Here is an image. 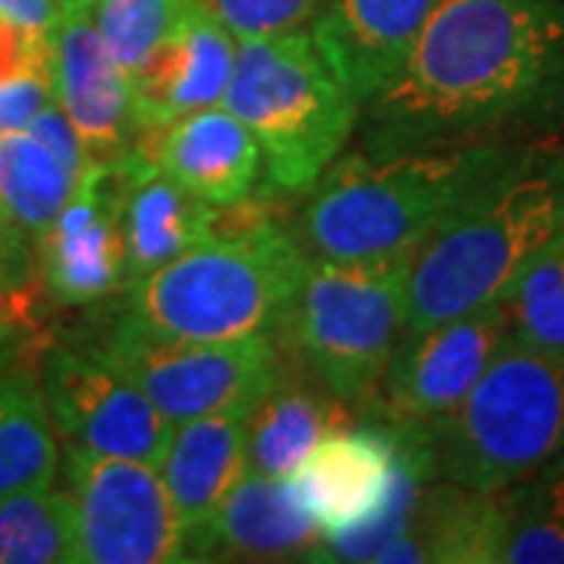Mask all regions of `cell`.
<instances>
[{"label":"cell","instance_id":"cell-1","mask_svg":"<svg viewBox=\"0 0 564 564\" xmlns=\"http://www.w3.org/2000/svg\"><path fill=\"white\" fill-rule=\"evenodd\" d=\"M564 139V0H436L402 73L364 104L361 151Z\"/></svg>","mask_w":564,"mask_h":564},{"label":"cell","instance_id":"cell-2","mask_svg":"<svg viewBox=\"0 0 564 564\" xmlns=\"http://www.w3.org/2000/svg\"><path fill=\"white\" fill-rule=\"evenodd\" d=\"M552 144H433L348 154L311 188L295 236L311 258H411L489 185Z\"/></svg>","mask_w":564,"mask_h":564},{"label":"cell","instance_id":"cell-3","mask_svg":"<svg viewBox=\"0 0 564 564\" xmlns=\"http://www.w3.org/2000/svg\"><path fill=\"white\" fill-rule=\"evenodd\" d=\"M307 263L302 239L267 217L217 223L180 258L126 282L122 317L158 336L198 343L280 333Z\"/></svg>","mask_w":564,"mask_h":564},{"label":"cell","instance_id":"cell-4","mask_svg":"<svg viewBox=\"0 0 564 564\" xmlns=\"http://www.w3.org/2000/svg\"><path fill=\"white\" fill-rule=\"evenodd\" d=\"M564 226V148L533 161L445 223L408 263L404 329L505 302L530 261Z\"/></svg>","mask_w":564,"mask_h":564},{"label":"cell","instance_id":"cell-5","mask_svg":"<svg viewBox=\"0 0 564 564\" xmlns=\"http://www.w3.org/2000/svg\"><path fill=\"white\" fill-rule=\"evenodd\" d=\"M436 480L499 492L564 455V345L511 336L477 386L426 423Z\"/></svg>","mask_w":564,"mask_h":564},{"label":"cell","instance_id":"cell-6","mask_svg":"<svg viewBox=\"0 0 564 564\" xmlns=\"http://www.w3.org/2000/svg\"><path fill=\"white\" fill-rule=\"evenodd\" d=\"M220 104L251 129L267 182L285 195L311 192L361 122V101L304 32L239 41Z\"/></svg>","mask_w":564,"mask_h":564},{"label":"cell","instance_id":"cell-7","mask_svg":"<svg viewBox=\"0 0 564 564\" xmlns=\"http://www.w3.org/2000/svg\"><path fill=\"white\" fill-rule=\"evenodd\" d=\"M411 258H311L282 323L285 351L348 404L380 399L386 367L404 333Z\"/></svg>","mask_w":564,"mask_h":564},{"label":"cell","instance_id":"cell-8","mask_svg":"<svg viewBox=\"0 0 564 564\" xmlns=\"http://www.w3.org/2000/svg\"><path fill=\"white\" fill-rule=\"evenodd\" d=\"M95 348L117 364L173 426L214 411L254 408L289 367L280 333L198 343L158 336L122 314Z\"/></svg>","mask_w":564,"mask_h":564},{"label":"cell","instance_id":"cell-9","mask_svg":"<svg viewBox=\"0 0 564 564\" xmlns=\"http://www.w3.org/2000/svg\"><path fill=\"white\" fill-rule=\"evenodd\" d=\"M73 564H176L188 543L154 464L66 445Z\"/></svg>","mask_w":564,"mask_h":564},{"label":"cell","instance_id":"cell-10","mask_svg":"<svg viewBox=\"0 0 564 564\" xmlns=\"http://www.w3.org/2000/svg\"><path fill=\"white\" fill-rule=\"evenodd\" d=\"M39 380L51 421L66 445L154 467L161 464L173 423L95 345L51 348Z\"/></svg>","mask_w":564,"mask_h":564},{"label":"cell","instance_id":"cell-11","mask_svg":"<svg viewBox=\"0 0 564 564\" xmlns=\"http://www.w3.org/2000/svg\"><path fill=\"white\" fill-rule=\"evenodd\" d=\"M511 336L514 323L508 302H492L421 329H404L373 404L399 421H436L477 386Z\"/></svg>","mask_w":564,"mask_h":564},{"label":"cell","instance_id":"cell-12","mask_svg":"<svg viewBox=\"0 0 564 564\" xmlns=\"http://www.w3.org/2000/svg\"><path fill=\"white\" fill-rule=\"evenodd\" d=\"M126 158L88 161L69 202L41 236L44 282L61 304H95L126 289L120 223Z\"/></svg>","mask_w":564,"mask_h":564},{"label":"cell","instance_id":"cell-13","mask_svg":"<svg viewBox=\"0 0 564 564\" xmlns=\"http://www.w3.org/2000/svg\"><path fill=\"white\" fill-rule=\"evenodd\" d=\"M51 98L91 161H120L139 144L132 82L113 61L91 7H69L51 29Z\"/></svg>","mask_w":564,"mask_h":564},{"label":"cell","instance_id":"cell-14","mask_svg":"<svg viewBox=\"0 0 564 564\" xmlns=\"http://www.w3.org/2000/svg\"><path fill=\"white\" fill-rule=\"evenodd\" d=\"M236 63V39L207 0H188L176 29L132 76L139 132H154L192 110L220 104Z\"/></svg>","mask_w":564,"mask_h":564},{"label":"cell","instance_id":"cell-15","mask_svg":"<svg viewBox=\"0 0 564 564\" xmlns=\"http://www.w3.org/2000/svg\"><path fill=\"white\" fill-rule=\"evenodd\" d=\"M433 7L436 0H329L311 41L364 107L402 73Z\"/></svg>","mask_w":564,"mask_h":564},{"label":"cell","instance_id":"cell-16","mask_svg":"<svg viewBox=\"0 0 564 564\" xmlns=\"http://www.w3.org/2000/svg\"><path fill=\"white\" fill-rule=\"evenodd\" d=\"M144 148L170 180L220 210L248 202L261 180V144L223 104L154 129Z\"/></svg>","mask_w":564,"mask_h":564},{"label":"cell","instance_id":"cell-17","mask_svg":"<svg viewBox=\"0 0 564 564\" xmlns=\"http://www.w3.org/2000/svg\"><path fill=\"white\" fill-rule=\"evenodd\" d=\"M323 543V530L304 508L292 477H270L245 470L229 489L217 518L195 545V562L242 558L282 562L311 558Z\"/></svg>","mask_w":564,"mask_h":564},{"label":"cell","instance_id":"cell-18","mask_svg":"<svg viewBox=\"0 0 564 564\" xmlns=\"http://www.w3.org/2000/svg\"><path fill=\"white\" fill-rule=\"evenodd\" d=\"M248 423L251 408H229L176 423L170 433L158 470L185 530L188 562H195V545L223 499L248 470Z\"/></svg>","mask_w":564,"mask_h":564},{"label":"cell","instance_id":"cell-19","mask_svg":"<svg viewBox=\"0 0 564 564\" xmlns=\"http://www.w3.org/2000/svg\"><path fill=\"white\" fill-rule=\"evenodd\" d=\"M126 163L129 176L122 188L120 223L126 282H132L207 239L223 210L170 180L141 141L129 151Z\"/></svg>","mask_w":564,"mask_h":564},{"label":"cell","instance_id":"cell-20","mask_svg":"<svg viewBox=\"0 0 564 564\" xmlns=\"http://www.w3.org/2000/svg\"><path fill=\"white\" fill-rule=\"evenodd\" d=\"M355 404L339 399L307 367L282 373L251 408L248 423V470L270 477H295V470L329 433L358 417Z\"/></svg>","mask_w":564,"mask_h":564},{"label":"cell","instance_id":"cell-21","mask_svg":"<svg viewBox=\"0 0 564 564\" xmlns=\"http://www.w3.org/2000/svg\"><path fill=\"white\" fill-rule=\"evenodd\" d=\"M502 549L499 492L433 480L414 518L399 536L380 545L373 562H443L492 564Z\"/></svg>","mask_w":564,"mask_h":564},{"label":"cell","instance_id":"cell-22","mask_svg":"<svg viewBox=\"0 0 564 564\" xmlns=\"http://www.w3.org/2000/svg\"><path fill=\"white\" fill-rule=\"evenodd\" d=\"M61 470V443L41 380L22 364L0 373V499L51 489Z\"/></svg>","mask_w":564,"mask_h":564},{"label":"cell","instance_id":"cell-23","mask_svg":"<svg viewBox=\"0 0 564 564\" xmlns=\"http://www.w3.org/2000/svg\"><path fill=\"white\" fill-rule=\"evenodd\" d=\"M79 173L29 129L0 132V214L10 229L41 239L69 202Z\"/></svg>","mask_w":564,"mask_h":564},{"label":"cell","instance_id":"cell-24","mask_svg":"<svg viewBox=\"0 0 564 564\" xmlns=\"http://www.w3.org/2000/svg\"><path fill=\"white\" fill-rule=\"evenodd\" d=\"M505 564H564V455L499 489Z\"/></svg>","mask_w":564,"mask_h":564},{"label":"cell","instance_id":"cell-25","mask_svg":"<svg viewBox=\"0 0 564 564\" xmlns=\"http://www.w3.org/2000/svg\"><path fill=\"white\" fill-rule=\"evenodd\" d=\"M73 564V508L66 489L0 499V564Z\"/></svg>","mask_w":564,"mask_h":564},{"label":"cell","instance_id":"cell-26","mask_svg":"<svg viewBox=\"0 0 564 564\" xmlns=\"http://www.w3.org/2000/svg\"><path fill=\"white\" fill-rule=\"evenodd\" d=\"M505 302L518 339L564 345V226L530 261Z\"/></svg>","mask_w":564,"mask_h":564},{"label":"cell","instance_id":"cell-27","mask_svg":"<svg viewBox=\"0 0 564 564\" xmlns=\"http://www.w3.org/2000/svg\"><path fill=\"white\" fill-rule=\"evenodd\" d=\"M188 0H95L91 17L113 61L132 79L176 29Z\"/></svg>","mask_w":564,"mask_h":564},{"label":"cell","instance_id":"cell-28","mask_svg":"<svg viewBox=\"0 0 564 564\" xmlns=\"http://www.w3.org/2000/svg\"><path fill=\"white\" fill-rule=\"evenodd\" d=\"M236 41L302 32L329 0H207Z\"/></svg>","mask_w":564,"mask_h":564},{"label":"cell","instance_id":"cell-29","mask_svg":"<svg viewBox=\"0 0 564 564\" xmlns=\"http://www.w3.org/2000/svg\"><path fill=\"white\" fill-rule=\"evenodd\" d=\"M51 101V73L32 69L17 79L0 82V132L22 129Z\"/></svg>","mask_w":564,"mask_h":564},{"label":"cell","instance_id":"cell-30","mask_svg":"<svg viewBox=\"0 0 564 564\" xmlns=\"http://www.w3.org/2000/svg\"><path fill=\"white\" fill-rule=\"evenodd\" d=\"M51 35H35L20 22L0 13V82L17 79L32 69H47L51 61Z\"/></svg>","mask_w":564,"mask_h":564},{"label":"cell","instance_id":"cell-31","mask_svg":"<svg viewBox=\"0 0 564 564\" xmlns=\"http://www.w3.org/2000/svg\"><path fill=\"white\" fill-rule=\"evenodd\" d=\"M20 361V326L0 314V373Z\"/></svg>","mask_w":564,"mask_h":564},{"label":"cell","instance_id":"cell-32","mask_svg":"<svg viewBox=\"0 0 564 564\" xmlns=\"http://www.w3.org/2000/svg\"><path fill=\"white\" fill-rule=\"evenodd\" d=\"M7 258H10V223L0 214V280L7 273Z\"/></svg>","mask_w":564,"mask_h":564},{"label":"cell","instance_id":"cell-33","mask_svg":"<svg viewBox=\"0 0 564 564\" xmlns=\"http://www.w3.org/2000/svg\"><path fill=\"white\" fill-rule=\"evenodd\" d=\"M54 3H57V13H61V10H69V7H91L95 0H54Z\"/></svg>","mask_w":564,"mask_h":564}]
</instances>
